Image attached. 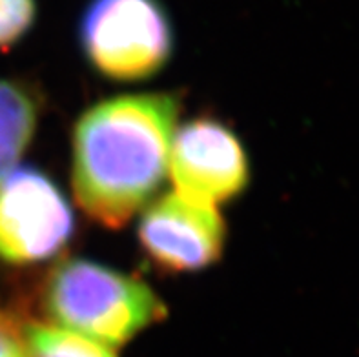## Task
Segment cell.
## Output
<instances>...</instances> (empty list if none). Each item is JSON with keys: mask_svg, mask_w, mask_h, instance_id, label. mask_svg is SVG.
<instances>
[{"mask_svg": "<svg viewBox=\"0 0 359 357\" xmlns=\"http://www.w3.org/2000/svg\"><path fill=\"white\" fill-rule=\"evenodd\" d=\"M181 102L172 93L100 100L73 128L72 184L82 212L118 230L154 201L168 175Z\"/></svg>", "mask_w": 359, "mask_h": 357, "instance_id": "1", "label": "cell"}, {"mask_svg": "<svg viewBox=\"0 0 359 357\" xmlns=\"http://www.w3.org/2000/svg\"><path fill=\"white\" fill-rule=\"evenodd\" d=\"M42 307L53 325L108 346L132 341L166 316L144 281L82 257L66 259L48 274Z\"/></svg>", "mask_w": 359, "mask_h": 357, "instance_id": "2", "label": "cell"}, {"mask_svg": "<svg viewBox=\"0 0 359 357\" xmlns=\"http://www.w3.org/2000/svg\"><path fill=\"white\" fill-rule=\"evenodd\" d=\"M90 66L117 82L155 77L173 55V26L161 0H90L79 22Z\"/></svg>", "mask_w": 359, "mask_h": 357, "instance_id": "3", "label": "cell"}, {"mask_svg": "<svg viewBox=\"0 0 359 357\" xmlns=\"http://www.w3.org/2000/svg\"><path fill=\"white\" fill-rule=\"evenodd\" d=\"M73 231L72 204L44 172L15 168L0 182V261H46L64 250Z\"/></svg>", "mask_w": 359, "mask_h": 357, "instance_id": "4", "label": "cell"}, {"mask_svg": "<svg viewBox=\"0 0 359 357\" xmlns=\"http://www.w3.org/2000/svg\"><path fill=\"white\" fill-rule=\"evenodd\" d=\"M168 175L175 191L217 206L246 190L250 164L241 140L226 124L197 117L173 133Z\"/></svg>", "mask_w": 359, "mask_h": 357, "instance_id": "5", "label": "cell"}, {"mask_svg": "<svg viewBox=\"0 0 359 357\" xmlns=\"http://www.w3.org/2000/svg\"><path fill=\"white\" fill-rule=\"evenodd\" d=\"M139 243L166 271H197L223 255L226 224L217 206L170 191L151 201L139 221Z\"/></svg>", "mask_w": 359, "mask_h": 357, "instance_id": "6", "label": "cell"}, {"mask_svg": "<svg viewBox=\"0 0 359 357\" xmlns=\"http://www.w3.org/2000/svg\"><path fill=\"white\" fill-rule=\"evenodd\" d=\"M39 124V106L22 84L0 79V182L13 172Z\"/></svg>", "mask_w": 359, "mask_h": 357, "instance_id": "7", "label": "cell"}, {"mask_svg": "<svg viewBox=\"0 0 359 357\" xmlns=\"http://www.w3.org/2000/svg\"><path fill=\"white\" fill-rule=\"evenodd\" d=\"M22 341L29 357H115L108 344L46 323H27Z\"/></svg>", "mask_w": 359, "mask_h": 357, "instance_id": "8", "label": "cell"}, {"mask_svg": "<svg viewBox=\"0 0 359 357\" xmlns=\"http://www.w3.org/2000/svg\"><path fill=\"white\" fill-rule=\"evenodd\" d=\"M35 18L36 0H0V48L20 41Z\"/></svg>", "mask_w": 359, "mask_h": 357, "instance_id": "9", "label": "cell"}, {"mask_svg": "<svg viewBox=\"0 0 359 357\" xmlns=\"http://www.w3.org/2000/svg\"><path fill=\"white\" fill-rule=\"evenodd\" d=\"M0 357H29L22 335H18L11 323L0 316Z\"/></svg>", "mask_w": 359, "mask_h": 357, "instance_id": "10", "label": "cell"}]
</instances>
